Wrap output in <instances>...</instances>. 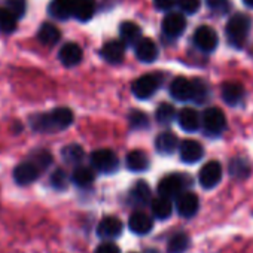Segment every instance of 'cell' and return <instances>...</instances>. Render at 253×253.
Returning <instances> with one entry per match:
<instances>
[{
  "label": "cell",
  "instance_id": "cell-25",
  "mask_svg": "<svg viewBox=\"0 0 253 253\" xmlns=\"http://www.w3.org/2000/svg\"><path fill=\"white\" fill-rule=\"evenodd\" d=\"M130 201L134 206H146L151 201V188L145 180L136 182L130 191Z\"/></svg>",
  "mask_w": 253,
  "mask_h": 253
},
{
  "label": "cell",
  "instance_id": "cell-31",
  "mask_svg": "<svg viewBox=\"0 0 253 253\" xmlns=\"http://www.w3.org/2000/svg\"><path fill=\"white\" fill-rule=\"evenodd\" d=\"M17 17L6 8H0V32L2 33H12L17 29Z\"/></svg>",
  "mask_w": 253,
  "mask_h": 253
},
{
  "label": "cell",
  "instance_id": "cell-18",
  "mask_svg": "<svg viewBox=\"0 0 253 253\" xmlns=\"http://www.w3.org/2000/svg\"><path fill=\"white\" fill-rule=\"evenodd\" d=\"M170 94L174 100L179 101L192 100V82L183 76L176 78L170 85Z\"/></svg>",
  "mask_w": 253,
  "mask_h": 253
},
{
  "label": "cell",
  "instance_id": "cell-26",
  "mask_svg": "<svg viewBox=\"0 0 253 253\" xmlns=\"http://www.w3.org/2000/svg\"><path fill=\"white\" fill-rule=\"evenodd\" d=\"M95 14V0H76L73 17L82 23L89 21Z\"/></svg>",
  "mask_w": 253,
  "mask_h": 253
},
{
  "label": "cell",
  "instance_id": "cell-12",
  "mask_svg": "<svg viewBox=\"0 0 253 253\" xmlns=\"http://www.w3.org/2000/svg\"><path fill=\"white\" fill-rule=\"evenodd\" d=\"M97 234L100 238L113 240L122 234V222L116 216H106L100 220L97 226Z\"/></svg>",
  "mask_w": 253,
  "mask_h": 253
},
{
  "label": "cell",
  "instance_id": "cell-42",
  "mask_svg": "<svg viewBox=\"0 0 253 253\" xmlns=\"http://www.w3.org/2000/svg\"><path fill=\"white\" fill-rule=\"evenodd\" d=\"M94 253H121V250H119V247H118L115 243L107 241V243L100 244V246L95 249V252H94Z\"/></svg>",
  "mask_w": 253,
  "mask_h": 253
},
{
  "label": "cell",
  "instance_id": "cell-1",
  "mask_svg": "<svg viewBox=\"0 0 253 253\" xmlns=\"http://www.w3.org/2000/svg\"><path fill=\"white\" fill-rule=\"evenodd\" d=\"M33 130L39 133H55L66 130L73 124V112L67 107H57L49 113L35 115L30 121Z\"/></svg>",
  "mask_w": 253,
  "mask_h": 253
},
{
  "label": "cell",
  "instance_id": "cell-11",
  "mask_svg": "<svg viewBox=\"0 0 253 253\" xmlns=\"http://www.w3.org/2000/svg\"><path fill=\"white\" fill-rule=\"evenodd\" d=\"M176 207H177V213L182 217H192L197 214V211L200 209V200H198L197 194L185 191L177 197Z\"/></svg>",
  "mask_w": 253,
  "mask_h": 253
},
{
  "label": "cell",
  "instance_id": "cell-7",
  "mask_svg": "<svg viewBox=\"0 0 253 253\" xmlns=\"http://www.w3.org/2000/svg\"><path fill=\"white\" fill-rule=\"evenodd\" d=\"M198 180L204 189H213L222 180V166L217 161H209L200 170Z\"/></svg>",
  "mask_w": 253,
  "mask_h": 253
},
{
  "label": "cell",
  "instance_id": "cell-13",
  "mask_svg": "<svg viewBox=\"0 0 253 253\" xmlns=\"http://www.w3.org/2000/svg\"><path fill=\"white\" fill-rule=\"evenodd\" d=\"M179 154H180V160L186 164H194L198 163L203 155H204V149L203 146L195 142V140H183L179 145Z\"/></svg>",
  "mask_w": 253,
  "mask_h": 253
},
{
  "label": "cell",
  "instance_id": "cell-20",
  "mask_svg": "<svg viewBox=\"0 0 253 253\" xmlns=\"http://www.w3.org/2000/svg\"><path fill=\"white\" fill-rule=\"evenodd\" d=\"M75 5H76V0H52L48 11L54 18L64 21L73 17Z\"/></svg>",
  "mask_w": 253,
  "mask_h": 253
},
{
  "label": "cell",
  "instance_id": "cell-32",
  "mask_svg": "<svg viewBox=\"0 0 253 253\" xmlns=\"http://www.w3.org/2000/svg\"><path fill=\"white\" fill-rule=\"evenodd\" d=\"M155 118H157V121H158L160 125H170L173 122V119L176 118L174 106L170 104V103H161L157 107Z\"/></svg>",
  "mask_w": 253,
  "mask_h": 253
},
{
  "label": "cell",
  "instance_id": "cell-29",
  "mask_svg": "<svg viewBox=\"0 0 253 253\" xmlns=\"http://www.w3.org/2000/svg\"><path fill=\"white\" fill-rule=\"evenodd\" d=\"M94 179H95V173L89 167H78V169H75V171L72 174L73 183L79 188L89 186L94 182Z\"/></svg>",
  "mask_w": 253,
  "mask_h": 253
},
{
  "label": "cell",
  "instance_id": "cell-27",
  "mask_svg": "<svg viewBox=\"0 0 253 253\" xmlns=\"http://www.w3.org/2000/svg\"><path fill=\"white\" fill-rule=\"evenodd\" d=\"M61 38V33L60 30L54 26V24H49V23H43L38 32V39L41 43L46 45V46H52L55 45Z\"/></svg>",
  "mask_w": 253,
  "mask_h": 253
},
{
  "label": "cell",
  "instance_id": "cell-36",
  "mask_svg": "<svg viewBox=\"0 0 253 253\" xmlns=\"http://www.w3.org/2000/svg\"><path fill=\"white\" fill-rule=\"evenodd\" d=\"M128 121H130L131 128H134V130H143V128H148L149 126L148 115L140 112V110H133L128 116Z\"/></svg>",
  "mask_w": 253,
  "mask_h": 253
},
{
  "label": "cell",
  "instance_id": "cell-44",
  "mask_svg": "<svg viewBox=\"0 0 253 253\" xmlns=\"http://www.w3.org/2000/svg\"><path fill=\"white\" fill-rule=\"evenodd\" d=\"M243 2H244V5H246V6H249V8H252V9H253V0H243Z\"/></svg>",
  "mask_w": 253,
  "mask_h": 253
},
{
  "label": "cell",
  "instance_id": "cell-33",
  "mask_svg": "<svg viewBox=\"0 0 253 253\" xmlns=\"http://www.w3.org/2000/svg\"><path fill=\"white\" fill-rule=\"evenodd\" d=\"M61 155H63V160L67 164H79L84 160L85 152H84V149L79 145L72 143V145H67L66 148H63Z\"/></svg>",
  "mask_w": 253,
  "mask_h": 253
},
{
  "label": "cell",
  "instance_id": "cell-34",
  "mask_svg": "<svg viewBox=\"0 0 253 253\" xmlns=\"http://www.w3.org/2000/svg\"><path fill=\"white\" fill-rule=\"evenodd\" d=\"M192 100L197 104H204L209 97V89L207 85L201 79H192Z\"/></svg>",
  "mask_w": 253,
  "mask_h": 253
},
{
  "label": "cell",
  "instance_id": "cell-28",
  "mask_svg": "<svg viewBox=\"0 0 253 253\" xmlns=\"http://www.w3.org/2000/svg\"><path fill=\"white\" fill-rule=\"evenodd\" d=\"M151 207H152V214L160 220L169 219L173 213V204H171L170 198H166L161 195L158 198L152 200Z\"/></svg>",
  "mask_w": 253,
  "mask_h": 253
},
{
  "label": "cell",
  "instance_id": "cell-24",
  "mask_svg": "<svg viewBox=\"0 0 253 253\" xmlns=\"http://www.w3.org/2000/svg\"><path fill=\"white\" fill-rule=\"evenodd\" d=\"M179 148V140L177 137L170 133V131H166V133H161L157 139H155V149L163 154V155H171L176 149Z\"/></svg>",
  "mask_w": 253,
  "mask_h": 253
},
{
  "label": "cell",
  "instance_id": "cell-17",
  "mask_svg": "<svg viewBox=\"0 0 253 253\" xmlns=\"http://www.w3.org/2000/svg\"><path fill=\"white\" fill-rule=\"evenodd\" d=\"M82 55H84L82 48L75 42H69V43L63 45L60 52H58V58L66 67L78 66L81 63V60H82Z\"/></svg>",
  "mask_w": 253,
  "mask_h": 253
},
{
  "label": "cell",
  "instance_id": "cell-40",
  "mask_svg": "<svg viewBox=\"0 0 253 253\" xmlns=\"http://www.w3.org/2000/svg\"><path fill=\"white\" fill-rule=\"evenodd\" d=\"M177 5L180 6V11L183 14H195L200 6H201V0H177Z\"/></svg>",
  "mask_w": 253,
  "mask_h": 253
},
{
  "label": "cell",
  "instance_id": "cell-22",
  "mask_svg": "<svg viewBox=\"0 0 253 253\" xmlns=\"http://www.w3.org/2000/svg\"><path fill=\"white\" fill-rule=\"evenodd\" d=\"M119 35H121V41L125 45H136L142 39L140 27L133 21H124L119 26Z\"/></svg>",
  "mask_w": 253,
  "mask_h": 253
},
{
  "label": "cell",
  "instance_id": "cell-30",
  "mask_svg": "<svg viewBox=\"0 0 253 253\" xmlns=\"http://www.w3.org/2000/svg\"><path fill=\"white\" fill-rule=\"evenodd\" d=\"M189 247V237L186 234H176L173 235L167 243V252L169 253H185Z\"/></svg>",
  "mask_w": 253,
  "mask_h": 253
},
{
  "label": "cell",
  "instance_id": "cell-38",
  "mask_svg": "<svg viewBox=\"0 0 253 253\" xmlns=\"http://www.w3.org/2000/svg\"><path fill=\"white\" fill-rule=\"evenodd\" d=\"M51 185L54 189L57 191H64L69 185V179H67V174L64 170L61 169H57L52 174H51Z\"/></svg>",
  "mask_w": 253,
  "mask_h": 253
},
{
  "label": "cell",
  "instance_id": "cell-6",
  "mask_svg": "<svg viewBox=\"0 0 253 253\" xmlns=\"http://www.w3.org/2000/svg\"><path fill=\"white\" fill-rule=\"evenodd\" d=\"M160 84H161V79L158 75H143L133 82L131 91L134 97H137L139 100H148L157 92V89L160 88Z\"/></svg>",
  "mask_w": 253,
  "mask_h": 253
},
{
  "label": "cell",
  "instance_id": "cell-4",
  "mask_svg": "<svg viewBox=\"0 0 253 253\" xmlns=\"http://www.w3.org/2000/svg\"><path fill=\"white\" fill-rule=\"evenodd\" d=\"M201 124L207 134L219 136L226 128V118L219 107H209L201 116Z\"/></svg>",
  "mask_w": 253,
  "mask_h": 253
},
{
  "label": "cell",
  "instance_id": "cell-16",
  "mask_svg": "<svg viewBox=\"0 0 253 253\" xmlns=\"http://www.w3.org/2000/svg\"><path fill=\"white\" fill-rule=\"evenodd\" d=\"M136 57L143 63H152L158 58V48L157 43L149 38H142L134 45Z\"/></svg>",
  "mask_w": 253,
  "mask_h": 253
},
{
  "label": "cell",
  "instance_id": "cell-14",
  "mask_svg": "<svg viewBox=\"0 0 253 253\" xmlns=\"http://www.w3.org/2000/svg\"><path fill=\"white\" fill-rule=\"evenodd\" d=\"M100 55L104 61L110 64H118L124 60L125 55V43L122 41H110L103 45Z\"/></svg>",
  "mask_w": 253,
  "mask_h": 253
},
{
  "label": "cell",
  "instance_id": "cell-23",
  "mask_svg": "<svg viewBox=\"0 0 253 253\" xmlns=\"http://www.w3.org/2000/svg\"><path fill=\"white\" fill-rule=\"evenodd\" d=\"M125 164H126V169H128V170L140 173V171L148 170L151 163H149V157L143 151L137 149V151H131L128 155H126Z\"/></svg>",
  "mask_w": 253,
  "mask_h": 253
},
{
  "label": "cell",
  "instance_id": "cell-43",
  "mask_svg": "<svg viewBox=\"0 0 253 253\" xmlns=\"http://www.w3.org/2000/svg\"><path fill=\"white\" fill-rule=\"evenodd\" d=\"M154 3L160 11H170L174 5H177V0H154Z\"/></svg>",
  "mask_w": 253,
  "mask_h": 253
},
{
  "label": "cell",
  "instance_id": "cell-2",
  "mask_svg": "<svg viewBox=\"0 0 253 253\" xmlns=\"http://www.w3.org/2000/svg\"><path fill=\"white\" fill-rule=\"evenodd\" d=\"M250 26H252V21H250V18L247 15H244V14H234L228 20L226 29H225L228 43L232 48H237V49L243 48L246 41H247V36H249V32H250Z\"/></svg>",
  "mask_w": 253,
  "mask_h": 253
},
{
  "label": "cell",
  "instance_id": "cell-15",
  "mask_svg": "<svg viewBox=\"0 0 253 253\" xmlns=\"http://www.w3.org/2000/svg\"><path fill=\"white\" fill-rule=\"evenodd\" d=\"M177 121H179V126L186 133H195L201 125V118L198 112L192 107L182 109L180 113L177 115Z\"/></svg>",
  "mask_w": 253,
  "mask_h": 253
},
{
  "label": "cell",
  "instance_id": "cell-8",
  "mask_svg": "<svg viewBox=\"0 0 253 253\" xmlns=\"http://www.w3.org/2000/svg\"><path fill=\"white\" fill-rule=\"evenodd\" d=\"M217 35L209 26H201L194 33V43L198 49L204 52H211L217 46Z\"/></svg>",
  "mask_w": 253,
  "mask_h": 253
},
{
  "label": "cell",
  "instance_id": "cell-41",
  "mask_svg": "<svg viewBox=\"0 0 253 253\" xmlns=\"http://www.w3.org/2000/svg\"><path fill=\"white\" fill-rule=\"evenodd\" d=\"M207 6L219 14H225L229 9V2L228 0H206Z\"/></svg>",
  "mask_w": 253,
  "mask_h": 253
},
{
  "label": "cell",
  "instance_id": "cell-35",
  "mask_svg": "<svg viewBox=\"0 0 253 253\" xmlns=\"http://www.w3.org/2000/svg\"><path fill=\"white\" fill-rule=\"evenodd\" d=\"M229 171H231V174H232L234 177H237V179H244V177L249 176L250 167H249V164H247L244 160L235 158V160H232L231 164H229Z\"/></svg>",
  "mask_w": 253,
  "mask_h": 253
},
{
  "label": "cell",
  "instance_id": "cell-39",
  "mask_svg": "<svg viewBox=\"0 0 253 253\" xmlns=\"http://www.w3.org/2000/svg\"><path fill=\"white\" fill-rule=\"evenodd\" d=\"M5 6L17 18H23L26 11H27V2H26V0H5Z\"/></svg>",
  "mask_w": 253,
  "mask_h": 253
},
{
  "label": "cell",
  "instance_id": "cell-37",
  "mask_svg": "<svg viewBox=\"0 0 253 253\" xmlns=\"http://www.w3.org/2000/svg\"><path fill=\"white\" fill-rule=\"evenodd\" d=\"M32 161L41 170H45V169H48L52 164V155L48 151H45V149H39V151L32 154Z\"/></svg>",
  "mask_w": 253,
  "mask_h": 253
},
{
  "label": "cell",
  "instance_id": "cell-19",
  "mask_svg": "<svg viewBox=\"0 0 253 253\" xmlns=\"http://www.w3.org/2000/svg\"><path fill=\"white\" fill-rule=\"evenodd\" d=\"M220 94L228 106H238L244 98V88L238 82H226L222 85Z\"/></svg>",
  "mask_w": 253,
  "mask_h": 253
},
{
  "label": "cell",
  "instance_id": "cell-9",
  "mask_svg": "<svg viewBox=\"0 0 253 253\" xmlns=\"http://www.w3.org/2000/svg\"><path fill=\"white\" fill-rule=\"evenodd\" d=\"M186 29V18L180 12H170L163 20V32L169 38H179Z\"/></svg>",
  "mask_w": 253,
  "mask_h": 253
},
{
  "label": "cell",
  "instance_id": "cell-21",
  "mask_svg": "<svg viewBox=\"0 0 253 253\" xmlns=\"http://www.w3.org/2000/svg\"><path fill=\"white\" fill-rule=\"evenodd\" d=\"M128 228H130L134 234H137V235H145V234H148V232L152 231L154 222H152V219H151L146 213H143V211H136V213H133V214L130 216Z\"/></svg>",
  "mask_w": 253,
  "mask_h": 253
},
{
  "label": "cell",
  "instance_id": "cell-10",
  "mask_svg": "<svg viewBox=\"0 0 253 253\" xmlns=\"http://www.w3.org/2000/svg\"><path fill=\"white\" fill-rule=\"evenodd\" d=\"M41 169L30 160L26 163H21L20 166L15 167L14 170V180L20 185V186H26L33 183L38 177H39Z\"/></svg>",
  "mask_w": 253,
  "mask_h": 253
},
{
  "label": "cell",
  "instance_id": "cell-5",
  "mask_svg": "<svg viewBox=\"0 0 253 253\" xmlns=\"http://www.w3.org/2000/svg\"><path fill=\"white\" fill-rule=\"evenodd\" d=\"M91 166L100 173L110 174L119 169V160L110 149H98L91 154Z\"/></svg>",
  "mask_w": 253,
  "mask_h": 253
},
{
  "label": "cell",
  "instance_id": "cell-3",
  "mask_svg": "<svg viewBox=\"0 0 253 253\" xmlns=\"http://www.w3.org/2000/svg\"><path fill=\"white\" fill-rule=\"evenodd\" d=\"M191 185V179L186 174H169L158 183V192L166 198H177Z\"/></svg>",
  "mask_w": 253,
  "mask_h": 253
}]
</instances>
